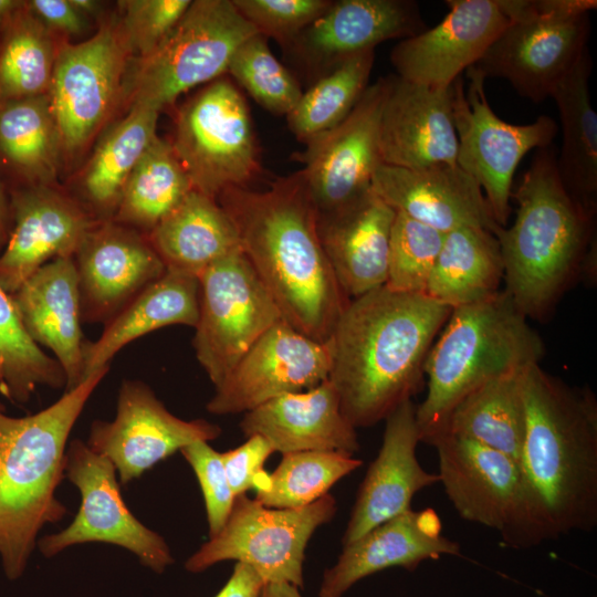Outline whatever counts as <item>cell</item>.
Instances as JSON below:
<instances>
[{"label":"cell","mask_w":597,"mask_h":597,"mask_svg":"<svg viewBox=\"0 0 597 597\" xmlns=\"http://www.w3.org/2000/svg\"><path fill=\"white\" fill-rule=\"evenodd\" d=\"M526 431L515 505L500 533L527 548L597 524V400L540 364L522 376Z\"/></svg>","instance_id":"1"},{"label":"cell","mask_w":597,"mask_h":597,"mask_svg":"<svg viewBox=\"0 0 597 597\" xmlns=\"http://www.w3.org/2000/svg\"><path fill=\"white\" fill-rule=\"evenodd\" d=\"M217 201L232 220L241 251L282 320L326 342L349 302L324 252L318 211L300 171L263 191L231 187Z\"/></svg>","instance_id":"2"},{"label":"cell","mask_w":597,"mask_h":597,"mask_svg":"<svg viewBox=\"0 0 597 597\" xmlns=\"http://www.w3.org/2000/svg\"><path fill=\"white\" fill-rule=\"evenodd\" d=\"M451 313L426 294L380 286L349 300L327 338L328 380L354 428L385 420L423 384V365Z\"/></svg>","instance_id":"3"},{"label":"cell","mask_w":597,"mask_h":597,"mask_svg":"<svg viewBox=\"0 0 597 597\" xmlns=\"http://www.w3.org/2000/svg\"><path fill=\"white\" fill-rule=\"evenodd\" d=\"M511 198L515 220L496 235L504 291L527 318L542 320L577 279H596V218L566 191L552 145L536 150Z\"/></svg>","instance_id":"4"},{"label":"cell","mask_w":597,"mask_h":597,"mask_svg":"<svg viewBox=\"0 0 597 597\" xmlns=\"http://www.w3.org/2000/svg\"><path fill=\"white\" fill-rule=\"evenodd\" d=\"M108 370H96L48 408L25 417L9 416L0 401V558L10 580L23 575L43 525L67 512L55 496L64 476L66 441Z\"/></svg>","instance_id":"5"},{"label":"cell","mask_w":597,"mask_h":597,"mask_svg":"<svg viewBox=\"0 0 597 597\" xmlns=\"http://www.w3.org/2000/svg\"><path fill=\"white\" fill-rule=\"evenodd\" d=\"M503 290L451 310L423 365L428 390L416 406L420 441L440 434L455 405L481 385L540 364L544 343Z\"/></svg>","instance_id":"6"},{"label":"cell","mask_w":597,"mask_h":597,"mask_svg":"<svg viewBox=\"0 0 597 597\" xmlns=\"http://www.w3.org/2000/svg\"><path fill=\"white\" fill-rule=\"evenodd\" d=\"M510 23L474 65L507 81L533 103L553 92L579 61L596 0H502Z\"/></svg>","instance_id":"7"},{"label":"cell","mask_w":597,"mask_h":597,"mask_svg":"<svg viewBox=\"0 0 597 597\" xmlns=\"http://www.w3.org/2000/svg\"><path fill=\"white\" fill-rule=\"evenodd\" d=\"M259 33L232 0H195L160 44L137 59L130 107L160 112L190 88L228 72L235 50Z\"/></svg>","instance_id":"8"},{"label":"cell","mask_w":597,"mask_h":597,"mask_svg":"<svg viewBox=\"0 0 597 597\" xmlns=\"http://www.w3.org/2000/svg\"><path fill=\"white\" fill-rule=\"evenodd\" d=\"M336 500L328 493L300 509H272L245 494L235 496L231 513L214 536L185 563L200 573L223 561L253 568L265 583L303 587L305 548L313 533L336 514Z\"/></svg>","instance_id":"9"},{"label":"cell","mask_w":597,"mask_h":597,"mask_svg":"<svg viewBox=\"0 0 597 597\" xmlns=\"http://www.w3.org/2000/svg\"><path fill=\"white\" fill-rule=\"evenodd\" d=\"M171 146L192 189L214 199L228 188L245 187L259 171L249 107L226 77L180 108Z\"/></svg>","instance_id":"10"},{"label":"cell","mask_w":597,"mask_h":597,"mask_svg":"<svg viewBox=\"0 0 597 597\" xmlns=\"http://www.w3.org/2000/svg\"><path fill=\"white\" fill-rule=\"evenodd\" d=\"M451 84L452 117L457 134V165L481 187L499 226L505 228L511 213L513 176L532 149L552 145L556 122L542 115L526 125L509 124L491 108L485 77L473 65Z\"/></svg>","instance_id":"11"},{"label":"cell","mask_w":597,"mask_h":597,"mask_svg":"<svg viewBox=\"0 0 597 597\" xmlns=\"http://www.w3.org/2000/svg\"><path fill=\"white\" fill-rule=\"evenodd\" d=\"M198 280L199 316L192 345L216 388L253 344L283 320L242 251L217 261Z\"/></svg>","instance_id":"12"},{"label":"cell","mask_w":597,"mask_h":597,"mask_svg":"<svg viewBox=\"0 0 597 597\" xmlns=\"http://www.w3.org/2000/svg\"><path fill=\"white\" fill-rule=\"evenodd\" d=\"M64 476L78 489L81 506L67 527L38 541L45 557L72 545L100 542L124 547L157 574H163L174 563L165 540L126 506L116 469L106 457L75 439L66 449Z\"/></svg>","instance_id":"13"},{"label":"cell","mask_w":597,"mask_h":597,"mask_svg":"<svg viewBox=\"0 0 597 597\" xmlns=\"http://www.w3.org/2000/svg\"><path fill=\"white\" fill-rule=\"evenodd\" d=\"M129 55L114 20L86 41L59 46L48 96L64 151L81 149L106 119Z\"/></svg>","instance_id":"14"},{"label":"cell","mask_w":597,"mask_h":597,"mask_svg":"<svg viewBox=\"0 0 597 597\" xmlns=\"http://www.w3.org/2000/svg\"><path fill=\"white\" fill-rule=\"evenodd\" d=\"M390 84L391 76L378 78L341 123L305 144L300 172L318 212L341 208L371 189L381 165L380 122Z\"/></svg>","instance_id":"15"},{"label":"cell","mask_w":597,"mask_h":597,"mask_svg":"<svg viewBox=\"0 0 597 597\" xmlns=\"http://www.w3.org/2000/svg\"><path fill=\"white\" fill-rule=\"evenodd\" d=\"M220 434L221 428L205 419L172 415L145 383L125 379L115 418L92 422L86 444L114 464L125 485L186 446Z\"/></svg>","instance_id":"16"},{"label":"cell","mask_w":597,"mask_h":597,"mask_svg":"<svg viewBox=\"0 0 597 597\" xmlns=\"http://www.w3.org/2000/svg\"><path fill=\"white\" fill-rule=\"evenodd\" d=\"M327 341L317 342L284 321L266 331L216 387L213 415L248 412L284 394L308 390L328 378Z\"/></svg>","instance_id":"17"},{"label":"cell","mask_w":597,"mask_h":597,"mask_svg":"<svg viewBox=\"0 0 597 597\" xmlns=\"http://www.w3.org/2000/svg\"><path fill=\"white\" fill-rule=\"evenodd\" d=\"M9 200L11 228L0 253V289L9 294L48 262L74 256L101 221L84 203L49 185L17 189Z\"/></svg>","instance_id":"18"},{"label":"cell","mask_w":597,"mask_h":597,"mask_svg":"<svg viewBox=\"0 0 597 597\" xmlns=\"http://www.w3.org/2000/svg\"><path fill=\"white\" fill-rule=\"evenodd\" d=\"M446 3L449 12L437 25L394 46L390 61L398 77L430 87H450L510 23L502 0Z\"/></svg>","instance_id":"19"},{"label":"cell","mask_w":597,"mask_h":597,"mask_svg":"<svg viewBox=\"0 0 597 597\" xmlns=\"http://www.w3.org/2000/svg\"><path fill=\"white\" fill-rule=\"evenodd\" d=\"M83 323H106L166 266L148 237L112 219L101 220L75 253Z\"/></svg>","instance_id":"20"},{"label":"cell","mask_w":597,"mask_h":597,"mask_svg":"<svg viewBox=\"0 0 597 597\" xmlns=\"http://www.w3.org/2000/svg\"><path fill=\"white\" fill-rule=\"evenodd\" d=\"M427 29L412 0H339L290 44L306 67L323 75L344 60Z\"/></svg>","instance_id":"21"},{"label":"cell","mask_w":597,"mask_h":597,"mask_svg":"<svg viewBox=\"0 0 597 597\" xmlns=\"http://www.w3.org/2000/svg\"><path fill=\"white\" fill-rule=\"evenodd\" d=\"M371 190L395 211L444 233L462 227L484 228L495 235V221L479 184L457 164L419 169L379 165Z\"/></svg>","instance_id":"22"},{"label":"cell","mask_w":597,"mask_h":597,"mask_svg":"<svg viewBox=\"0 0 597 597\" xmlns=\"http://www.w3.org/2000/svg\"><path fill=\"white\" fill-rule=\"evenodd\" d=\"M385 421L381 447L360 484L343 546L411 510L416 493L439 483L438 474L426 471L416 454L420 434L412 400L400 404Z\"/></svg>","instance_id":"23"},{"label":"cell","mask_w":597,"mask_h":597,"mask_svg":"<svg viewBox=\"0 0 597 597\" xmlns=\"http://www.w3.org/2000/svg\"><path fill=\"white\" fill-rule=\"evenodd\" d=\"M381 164L419 169L457 164L451 86L430 87L391 76L381 122Z\"/></svg>","instance_id":"24"},{"label":"cell","mask_w":597,"mask_h":597,"mask_svg":"<svg viewBox=\"0 0 597 597\" xmlns=\"http://www.w3.org/2000/svg\"><path fill=\"white\" fill-rule=\"evenodd\" d=\"M459 554L460 545L442 534L434 510H409L344 546L336 564L324 572L318 596L342 597L358 580L384 569L415 570L425 561Z\"/></svg>","instance_id":"25"},{"label":"cell","mask_w":597,"mask_h":597,"mask_svg":"<svg viewBox=\"0 0 597 597\" xmlns=\"http://www.w3.org/2000/svg\"><path fill=\"white\" fill-rule=\"evenodd\" d=\"M439 458V482L465 521L500 533L510 522L519 486V464L476 441L442 433L430 443Z\"/></svg>","instance_id":"26"},{"label":"cell","mask_w":597,"mask_h":597,"mask_svg":"<svg viewBox=\"0 0 597 597\" xmlns=\"http://www.w3.org/2000/svg\"><path fill=\"white\" fill-rule=\"evenodd\" d=\"M395 214L371 189L341 208L318 212L324 252L349 300L386 284Z\"/></svg>","instance_id":"27"},{"label":"cell","mask_w":597,"mask_h":597,"mask_svg":"<svg viewBox=\"0 0 597 597\" xmlns=\"http://www.w3.org/2000/svg\"><path fill=\"white\" fill-rule=\"evenodd\" d=\"M32 339L49 348L62 366L65 391L84 379L81 300L73 256L54 259L28 277L11 294Z\"/></svg>","instance_id":"28"},{"label":"cell","mask_w":597,"mask_h":597,"mask_svg":"<svg viewBox=\"0 0 597 597\" xmlns=\"http://www.w3.org/2000/svg\"><path fill=\"white\" fill-rule=\"evenodd\" d=\"M243 434L263 437L274 452L359 450L356 428L342 412L328 378L308 390L284 394L244 413Z\"/></svg>","instance_id":"29"},{"label":"cell","mask_w":597,"mask_h":597,"mask_svg":"<svg viewBox=\"0 0 597 597\" xmlns=\"http://www.w3.org/2000/svg\"><path fill=\"white\" fill-rule=\"evenodd\" d=\"M199 316V280L166 270L105 323L101 336L84 344V379L109 366L127 344L170 325L195 327Z\"/></svg>","instance_id":"30"},{"label":"cell","mask_w":597,"mask_h":597,"mask_svg":"<svg viewBox=\"0 0 597 597\" xmlns=\"http://www.w3.org/2000/svg\"><path fill=\"white\" fill-rule=\"evenodd\" d=\"M166 270L199 277L241 251L237 229L217 199L191 189L147 234Z\"/></svg>","instance_id":"31"},{"label":"cell","mask_w":597,"mask_h":597,"mask_svg":"<svg viewBox=\"0 0 597 597\" xmlns=\"http://www.w3.org/2000/svg\"><path fill=\"white\" fill-rule=\"evenodd\" d=\"M593 62L586 50L552 94L562 125L556 166L563 186L590 217L597 212V114L589 95Z\"/></svg>","instance_id":"32"},{"label":"cell","mask_w":597,"mask_h":597,"mask_svg":"<svg viewBox=\"0 0 597 597\" xmlns=\"http://www.w3.org/2000/svg\"><path fill=\"white\" fill-rule=\"evenodd\" d=\"M503 275L496 235L462 227L446 233L425 294L452 310L496 294Z\"/></svg>","instance_id":"33"},{"label":"cell","mask_w":597,"mask_h":597,"mask_svg":"<svg viewBox=\"0 0 597 597\" xmlns=\"http://www.w3.org/2000/svg\"><path fill=\"white\" fill-rule=\"evenodd\" d=\"M523 373L492 379L468 394L452 409L440 434L476 441L519 464L526 431Z\"/></svg>","instance_id":"34"},{"label":"cell","mask_w":597,"mask_h":597,"mask_svg":"<svg viewBox=\"0 0 597 597\" xmlns=\"http://www.w3.org/2000/svg\"><path fill=\"white\" fill-rule=\"evenodd\" d=\"M158 114L130 107L100 140L82 178L85 202L97 219L114 217L129 175L157 136Z\"/></svg>","instance_id":"35"},{"label":"cell","mask_w":597,"mask_h":597,"mask_svg":"<svg viewBox=\"0 0 597 597\" xmlns=\"http://www.w3.org/2000/svg\"><path fill=\"white\" fill-rule=\"evenodd\" d=\"M62 150L48 94L0 104V156L29 186L49 184Z\"/></svg>","instance_id":"36"},{"label":"cell","mask_w":597,"mask_h":597,"mask_svg":"<svg viewBox=\"0 0 597 597\" xmlns=\"http://www.w3.org/2000/svg\"><path fill=\"white\" fill-rule=\"evenodd\" d=\"M191 189L171 144L156 136L129 175L112 220L147 235Z\"/></svg>","instance_id":"37"},{"label":"cell","mask_w":597,"mask_h":597,"mask_svg":"<svg viewBox=\"0 0 597 597\" xmlns=\"http://www.w3.org/2000/svg\"><path fill=\"white\" fill-rule=\"evenodd\" d=\"M0 33V104L48 94L59 50L53 33L25 3Z\"/></svg>","instance_id":"38"},{"label":"cell","mask_w":597,"mask_h":597,"mask_svg":"<svg viewBox=\"0 0 597 597\" xmlns=\"http://www.w3.org/2000/svg\"><path fill=\"white\" fill-rule=\"evenodd\" d=\"M375 60V50L355 54L322 75L302 94L287 115L295 137L307 144L341 123L366 88Z\"/></svg>","instance_id":"39"},{"label":"cell","mask_w":597,"mask_h":597,"mask_svg":"<svg viewBox=\"0 0 597 597\" xmlns=\"http://www.w3.org/2000/svg\"><path fill=\"white\" fill-rule=\"evenodd\" d=\"M282 461L256 479L255 500L272 509L304 507L325 494L363 461L335 451H301L282 454Z\"/></svg>","instance_id":"40"},{"label":"cell","mask_w":597,"mask_h":597,"mask_svg":"<svg viewBox=\"0 0 597 597\" xmlns=\"http://www.w3.org/2000/svg\"><path fill=\"white\" fill-rule=\"evenodd\" d=\"M65 385L60 363L32 339L11 294L0 289V396L23 405L40 386Z\"/></svg>","instance_id":"41"},{"label":"cell","mask_w":597,"mask_h":597,"mask_svg":"<svg viewBox=\"0 0 597 597\" xmlns=\"http://www.w3.org/2000/svg\"><path fill=\"white\" fill-rule=\"evenodd\" d=\"M446 233L396 211L391 226L385 286L425 294Z\"/></svg>","instance_id":"42"},{"label":"cell","mask_w":597,"mask_h":597,"mask_svg":"<svg viewBox=\"0 0 597 597\" xmlns=\"http://www.w3.org/2000/svg\"><path fill=\"white\" fill-rule=\"evenodd\" d=\"M228 72L264 108L286 116L303 92L297 81L271 52L268 38L256 33L233 53Z\"/></svg>","instance_id":"43"},{"label":"cell","mask_w":597,"mask_h":597,"mask_svg":"<svg viewBox=\"0 0 597 597\" xmlns=\"http://www.w3.org/2000/svg\"><path fill=\"white\" fill-rule=\"evenodd\" d=\"M191 0L121 1L118 21L130 54L137 59L153 52L184 15Z\"/></svg>","instance_id":"44"},{"label":"cell","mask_w":597,"mask_h":597,"mask_svg":"<svg viewBox=\"0 0 597 597\" xmlns=\"http://www.w3.org/2000/svg\"><path fill=\"white\" fill-rule=\"evenodd\" d=\"M237 10L265 38L289 45L331 6L328 0H232Z\"/></svg>","instance_id":"45"},{"label":"cell","mask_w":597,"mask_h":597,"mask_svg":"<svg viewBox=\"0 0 597 597\" xmlns=\"http://www.w3.org/2000/svg\"><path fill=\"white\" fill-rule=\"evenodd\" d=\"M192 468L200 484L207 513L209 537L217 535L224 526L235 496L233 495L223 468L221 453L207 441L192 442L180 450Z\"/></svg>","instance_id":"46"},{"label":"cell","mask_w":597,"mask_h":597,"mask_svg":"<svg viewBox=\"0 0 597 597\" xmlns=\"http://www.w3.org/2000/svg\"><path fill=\"white\" fill-rule=\"evenodd\" d=\"M274 450L261 436L247 438L241 446L222 452V463L234 496L245 494L254 488L256 479L264 470L266 459Z\"/></svg>","instance_id":"47"},{"label":"cell","mask_w":597,"mask_h":597,"mask_svg":"<svg viewBox=\"0 0 597 597\" xmlns=\"http://www.w3.org/2000/svg\"><path fill=\"white\" fill-rule=\"evenodd\" d=\"M25 4L52 33L78 35L86 29V18L69 0H31Z\"/></svg>","instance_id":"48"},{"label":"cell","mask_w":597,"mask_h":597,"mask_svg":"<svg viewBox=\"0 0 597 597\" xmlns=\"http://www.w3.org/2000/svg\"><path fill=\"white\" fill-rule=\"evenodd\" d=\"M264 584L253 568L237 563L230 578L214 597H260Z\"/></svg>","instance_id":"49"},{"label":"cell","mask_w":597,"mask_h":597,"mask_svg":"<svg viewBox=\"0 0 597 597\" xmlns=\"http://www.w3.org/2000/svg\"><path fill=\"white\" fill-rule=\"evenodd\" d=\"M11 228L10 200L0 184V253L4 248Z\"/></svg>","instance_id":"50"},{"label":"cell","mask_w":597,"mask_h":597,"mask_svg":"<svg viewBox=\"0 0 597 597\" xmlns=\"http://www.w3.org/2000/svg\"><path fill=\"white\" fill-rule=\"evenodd\" d=\"M260 597H303L298 587L290 583H265Z\"/></svg>","instance_id":"51"},{"label":"cell","mask_w":597,"mask_h":597,"mask_svg":"<svg viewBox=\"0 0 597 597\" xmlns=\"http://www.w3.org/2000/svg\"><path fill=\"white\" fill-rule=\"evenodd\" d=\"M25 1L0 0V32L10 23L15 14L24 7Z\"/></svg>","instance_id":"52"},{"label":"cell","mask_w":597,"mask_h":597,"mask_svg":"<svg viewBox=\"0 0 597 597\" xmlns=\"http://www.w3.org/2000/svg\"><path fill=\"white\" fill-rule=\"evenodd\" d=\"M70 3L83 17L95 15L98 12L101 2L94 0H69Z\"/></svg>","instance_id":"53"}]
</instances>
